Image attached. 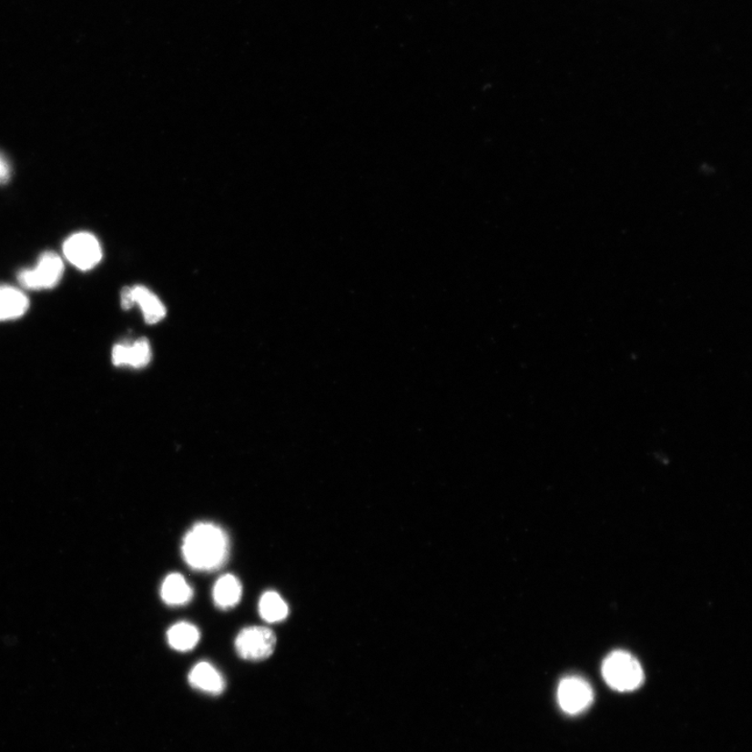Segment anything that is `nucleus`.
<instances>
[{
    "instance_id": "7ed1b4c3",
    "label": "nucleus",
    "mask_w": 752,
    "mask_h": 752,
    "mask_svg": "<svg viewBox=\"0 0 752 752\" xmlns=\"http://www.w3.org/2000/svg\"><path fill=\"white\" fill-rule=\"evenodd\" d=\"M63 274L64 264L59 255L47 251L41 254L36 267L21 269L17 279L26 290H51L59 285Z\"/></svg>"
},
{
    "instance_id": "20e7f679",
    "label": "nucleus",
    "mask_w": 752,
    "mask_h": 752,
    "mask_svg": "<svg viewBox=\"0 0 752 752\" xmlns=\"http://www.w3.org/2000/svg\"><path fill=\"white\" fill-rule=\"evenodd\" d=\"M64 257L81 271H89L101 262L103 251L98 239L89 232H77L63 244Z\"/></svg>"
},
{
    "instance_id": "6e6552de",
    "label": "nucleus",
    "mask_w": 752,
    "mask_h": 752,
    "mask_svg": "<svg viewBox=\"0 0 752 752\" xmlns=\"http://www.w3.org/2000/svg\"><path fill=\"white\" fill-rule=\"evenodd\" d=\"M152 351L147 339H139L129 344H117L112 350V363L117 367L144 368L150 363Z\"/></svg>"
},
{
    "instance_id": "ddd939ff",
    "label": "nucleus",
    "mask_w": 752,
    "mask_h": 752,
    "mask_svg": "<svg viewBox=\"0 0 752 752\" xmlns=\"http://www.w3.org/2000/svg\"><path fill=\"white\" fill-rule=\"evenodd\" d=\"M168 641L170 647L177 651L193 650L200 641V631L193 624L179 622L168 631Z\"/></svg>"
},
{
    "instance_id": "2eb2a0df",
    "label": "nucleus",
    "mask_w": 752,
    "mask_h": 752,
    "mask_svg": "<svg viewBox=\"0 0 752 752\" xmlns=\"http://www.w3.org/2000/svg\"><path fill=\"white\" fill-rule=\"evenodd\" d=\"M11 177V167L8 160H6L3 154H0V184H5L9 181Z\"/></svg>"
},
{
    "instance_id": "4468645a",
    "label": "nucleus",
    "mask_w": 752,
    "mask_h": 752,
    "mask_svg": "<svg viewBox=\"0 0 752 752\" xmlns=\"http://www.w3.org/2000/svg\"><path fill=\"white\" fill-rule=\"evenodd\" d=\"M259 615L268 623H279L287 618L289 607L279 594L269 591L261 595Z\"/></svg>"
},
{
    "instance_id": "423d86ee",
    "label": "nucleus",
    "mask_w": 752,
    "mask_h": 752,
    "mask_svg": "<svg viewBox=\"0 0 752 752\" xmlns=\"http://www.w3.org/2000/svg\"><path fill=\"white\" fill-rule=\"evenodd\" d=\"M557 700L565 714L576 716L593 705L594 691L585 679L569 676L560 681Z\"/></svg>"
},
{
    "instance_id": "9b49d317",
    "label": "nucleus",
    "mask_w": 752,
    "mask_h": 752,
    "mask_svg": "<svg viewBox=\"0 0 752 752\" xmlns=\"http://www.w3.org/2000/svg\"><path fill=\"white\" fill-rule=\"evenodd\" d=\"M193 588L180 574H170L163 581L161 598L169 606H182L193 599Z\"/></svg>"
},
{
    "instance_id": "0eeeda50",
    "label": "nucleus",
    "mask_w": 752,
    "mask_h": 752,
    "mask_svg": "<svg viewBox=\"0 0 752 752\" xmlns=\"http://www.w3.org/2000/svg\"><path fill=\"white\" fill-rule=\"evenodd\" d=\"M120 301L124 310H130L137 304L147 324L158 323L167 316V309L159 298L144 286L125 288Z\"/></svg>"
},
{
    "instance_id": "f8f14e48",
    "label": "nucleus",
    "mask_w": 752,
    "mask_h": 752,
    "mask_svg": "<svg viewBox=\"0 0 752 752\" xmlns=\"http://www.w3.org/2000/svg\"><path fill=\"white\" fill-rule=\"evenodd\" d=\"M243 588L239 580L231 574H224L214 587V600L218 608L227 610L239 605Z\"/></svg>"
},
{
    "instance_id": "1a4fd4ad",
    "label": "nucleus",
    "mask_w": 752,
    "mask_h": 752,
    "mask_svg": "<svg viewBox=\"0 0 752 752\" xmlns=\"http://www.w3.org/2000/svg\"><path fill=\"white\" fill-rule=\"evenodd\" d=\"M188 681L195 689L214 695L222 694L226 686L222 674L207 662L194 666L189 673Z\"/></svg>"
},
{
    "instance_id": "9d476101",
    "label": "nucleus",
    "mask_w": 752,
    "mask_h": 752,
    "mask_svg": "<svg viewBox=\"0 0 752 752\" xmlns=\"http://www.w3.org/2000/svg\"><path fill=\"white\" fill-rule=\"evenodd\" d=\"M28 308L30 300L23 290L11 286H0V322L23 317Z\"/></svg>"
},
{
    "instance_id": "f03ea898",
    "label": "nucleus",
    "mask_w": 752,
    "mask_h": 752,
    "mask_svg": "<svg viewBox=\"0 0 752 752\" xmlns=\"http://www.w3.org/2000/svg\"><path fill=\"white\" fill-rule=\"evenodd\" d=\"M602 674L606 684L618 692H633L644 683L641 664L625 651L610 654L603 663Z\"/></svg>"
},
{
    "instance_id": "f257e3e1",
    "label": "nucleus",
    "mask_w": 752,
    "mask_h": 752,
    "mask_svg": "<svg viewBox=\"0 0 752 752\" xmlns=\"http://www.w3.org/2000/svg\"><path fill=\"white\" fill-rule=\"evenodd\" d=\"M182 554L193 570L221 569L229 555V535L216 523H198L183 539Z\"/></svg>"
},
{
    "instance_id": "39448f33",
    "label": "nucleus",
    "mask_w": 752,
    "mask_h": 752,
    "mask_svg": "<svg viewBox=\"0 0 752 752\" xmlns=\"http://www.w3.org/2000/svg\"><path fill=\"white\" fill-rule=\"evenodd\" d=\"M276 635L267 627H247L240 631L236 640V649L240 658L259 662L273 655Z\"/></svg>"
}]
</instances>
